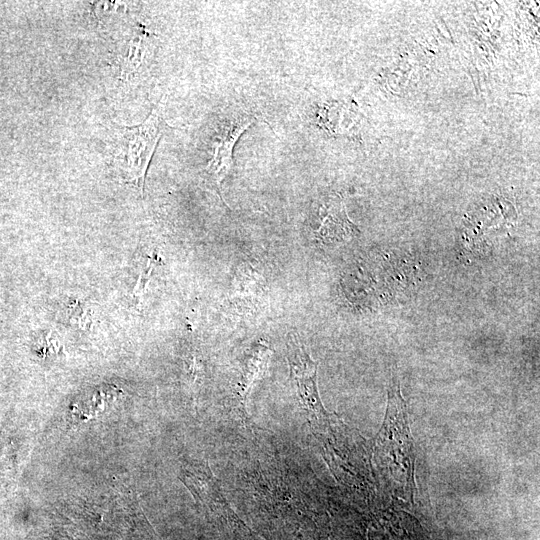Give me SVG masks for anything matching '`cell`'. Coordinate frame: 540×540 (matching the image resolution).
Masks as SVG:
<instances>
[{
    "mask_svg": "<svg viewBox=\"0 0 540 540\" xmlns=\"http://www.w3.org/2000/svg\"><path fill=\"white\" fill-rule=\"evenodd\" d=\"M375 441V453L382 468L401 486L404 496L412 499L415 491V450L408 424L406 404L400 385L391 380L383 425Z\"/></svg>",
    "mask_w": 540,
    "mask_h": 540,
    "instance_id": "6da1fadb",
    "label": "cell"
},
{
    "mask_svg": "<svg viewBox=\"0 0 540 540\" xmlns=\"http://www.w3.org/2000/svg\"><path fill=\"white\" fill-rule=\"evenodd\" d=\"M162 131L163 120L157 109L137 126L116 129V165L124 181L133 184L141 193Z\"/></svg>",
    "mask_w": 540,
    "mask_h": 540,
    "instance_id": "7a4b0ae2",
    "label": "cell"
},
{
    "mask_svg": "<svg viewBox=\"0 0 540 540\" xmlns=\"http://www.w3.org/2000/svg\"><path fill=\"white\" fill-rule=\"evenodd\" d=\"M254 121L255 117L252 114L236 111L219 120L212 130L209 160L201 176L206 186L216 193L224 203L221 182L232 168L235 144Z\"/></svg>",
    "mask_w": 540,
    "mask_h": 540,
    "instance_id": "3957f363",
    "label": "cell"
},
{
    "mask_svg": "<svg viewBox=\"0 0 540 540\" xmlns=\"http://www.w3.org/2000/svg\"><path fill=\"white\" fill-rule=\"evenodd\" d=\"M290 378L302 409L311 422L324 425L329 413L324 409L317 387V368L297 335L291 334L287 342Z\"/></svg>",
    "mask_w": 540,
    "mask_h": 540,
    "instance_id": "277c9868",
    "label": "cell"
},
{
    "mask_svg": "<svg viewBox=\"0 0 540 540\" xmlns=\"http://www.w3.org/2000/svg\"><path fill=\"white\" fill-rule=\"evenodd\" d=\"M357 231V227L349 220L340 197H328L317 209L314 232L319 241L323 243L345 241Z\"/></svg>",
    "mask_w": 540,
    "mask_h": 540,
    "instance_id": "5b68a950",
    "label": "cell"
},
{
    "mask_svg": "<svg viewBox=\"0 0 540 540\" xmlns=\"http://www.w3.org/2000/svg\"><path fill=\"white\" fill-rule=\"evenodd\" d=\"M268 350L264 346L252 351L251 355L244 362L240 395L242 400L245 401L248 390L253 381L261 374L268 358Z\"/></svg>",
    "mask_w": 540,
    "mask_h": 540,
    "instance_id": "8992f818",
    "label": "cell"
}]
</instances>
